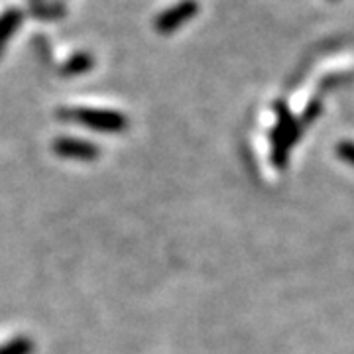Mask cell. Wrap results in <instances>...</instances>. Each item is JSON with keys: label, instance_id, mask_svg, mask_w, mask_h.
Here are the masks:
<instances>
[{"label": "cell", "instance_id": "2", "mask_svg": "<svg viewBox=\"0 0 354 354\" xmlns=\"http://www.w3.org/2000/svg\"><path fill=\"white\" fill-rule=\"evenodd\" d=\"M57 116L106 134H118L128 128V118L124 114L104 109H59Z\"/></svg>", "mask_w": 354, "mask_h": 354}, {"label": "cell", "instance_id": "10", "mask_svg": "<svg viewBox=\"0 0 354 354\" xmlns=\"http://www.w3.org/2000/svg\"><path fill=\"white\" fill-rule=\"evenodd\" d=\"M337 156L341 158L342 162L351 164L354 167V142L351 140H341L337 144Z\"/></svg>", "mask_w": 354, "mask_h": 354}, {"label": "cell", "instance_id": "6", "mask_svg": "<svg viewBox=\"0 0 354 354\" xmlns=\"http://www.w3.org/2000/svg\"><path fill=\"white\" fill-rule=\"evenodd\" d=\"M93 65H95V59L88 55L87 51H81V53L71 55V57L59 67V73L64 77L83 75V73H87V71L93 69Z\"/></svg>", "mask_w": 354, "mask_h": 354}, {"label": "cell", "instance_id": "1", "mask_svg": "<svg viewBox=\"0 0 354 354\" xmlns=\"http://www.w3.org/2000/svg\"><path fill=\"white\" fill-rule=\"evenodd\" d=\"M274 111H276V128L270 132L272 138V162L276 167H286L290 150L293 144L301 138V124L299 120L291 114L288 104L283 101L274 102Z\"/></svg>", "mask_w": 354, "mask_h": 354}, {"label": "cell", "instance_id": "11", "mask_svg": "<svg viewBox=\"0 0 354 354\" xmlns=\"http://www.w3.org/2000/svg\"><path fill=\"white\" fill-rule=\"evenodd\" d=\"M36 2H46V0H36Z\"/></svg>", "mask_w": 354, "mask_h": 354}, {"label": "cell", "instance_id": "12", "mask_svg": "<svg viewBox=\"0 0 354 354\" xmlns=\"http://www.w3.org/2000/svg\"><path fill=\"white\" fill-rule=\"evenodd\" d=\"M330 2H337V0H330Z\"/></svg>", "mask_w": 354, "mask_h": 354}, {"label": "cell", "instance_id": "5", "mask_svg": "<svg viewBox=\"0 0 354 354\" xmlns=\"http://www.w3.org/2000/svg\"><path fill=\"white\" fill-rule=\"evenodd\" d=\"M24 14V10H20V8H8L6 12L0 14V55L4 51L6 41L12 38L14 32L22 24Z\"/></svg>", "mask_w": 354, "mask_h": 354}, {"label": "cell", "instance_id": "9", "mask_svg": "<svg viewBox=\"0 0 354 354\" xmlns=\"http://www.w3.org/2000/svg\"><path fill=\"white\" fill-rule=\"evenodd\" d=\"M321 111H323V104H321L319 99H313V101L309 102L307 109L304 111V114H301V120H299L301 128L307 127V124H311L313 120H317V118L321 116Z\"/></svg>", "mask_w": 354, "mask_h": 354}, {"label": "cell", "instance_id": "3", "mask_svg": "<svg viewBox=\"0 0 354 354\" xmlns=\"http://www.w3.org/2000/svg\"><path fill=\"white\" fill-rule=\"evenodd\" d=\"M197 12H199L197 0H181V2H177L176 6L164 10L153 20V30L158 34H164V36L174 34L177 28H181L185 22L193 20L197 16Z\"/></svg>", "mask_w": 354, "mask_h": 354}, {"label": "cell", "instance_id": "7", "mask_svg": "<svg viewBox=\"0 0 354 354\" xmlns=\"http://www.w3.org/2000/svg\"><path fill=\"white\" fill-rule=\"evenodd\" d=\"M30 14L38 20H59L67 14V8L59 2H38L30 8Z\"/></svg>", "mask_w": 354, "mask_h": 354}, {"label": "cell", "instance_id": "8", "mask_svg": "<svg viewBox=\"0 0 354 354\" xmlns=\"http://www.w3.org/2000/svg\"><path fill=\"white\" fill-rule=\"evenodd\" d=\"M0 354H34V342L28 337H16L12 341L0 344Z\"/></svg>", "mask_w": 354, "mask_h": 354}, {"label": "cell", "instance_id": "4", "mask_svg": "<svg viewBox=\"0 0 354 354\" xmlns=\"http://www.w3.org/2000/svg\"><path fill=\"white\" fill-rule=\"evenodd\" d=\"M53 152L65 160H79V162H93L99 158L101 148L97 144H91L87 140L71 138V136H59L51 144Z\"/></svg>", "mask_w": 354, "mask_h": 354}]
</instances>
